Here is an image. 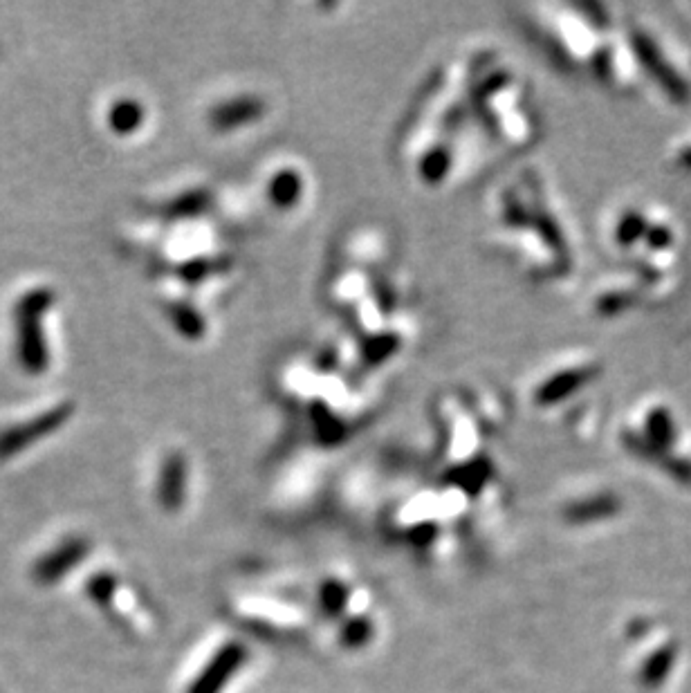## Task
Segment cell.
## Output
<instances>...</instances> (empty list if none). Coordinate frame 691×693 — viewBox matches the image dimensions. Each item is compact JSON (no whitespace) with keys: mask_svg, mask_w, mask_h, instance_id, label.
Returning <instances> with one entry per match:
<instances>
[{"mask_svg":"<svg viewBox=\"0 0 691 693\" xmlns=\"http://www.w3.org/2000/svg\"><path fill=\"white\" fill-rule=\"evenodd\" d=\"M276 117V101L256 83H227L202 99L200 128L209 140L236 142L259 133Z\"/></svg>","mask_w":691,"mask_h":693,"instance_id":"obj_1","label":"cell"},{"mask_svg":"<svg viewBox=\"0 0 691 693\" xmlns=\"http://www.w3.org/2000/svg\"><path fill=\"white\" fill-rule=\"evenodd\" d=\"M250 198L276 220H294L315 202V175L303 157L279 151L265 157L254 171Z\"/></svg>","mask_w":691,"mask_h":693,"instance_id":"obj_2","label":"cell"},{"mask_svg":"<svg viewBox=\"0 0 691 693\" xmlns=\"http://www.w3.org/2000/svg\"><path fill=\"white\" fill-rule=\"evenodd\" d=\"M144 122H146V108L142 101L137 99H119L108 113V124L119 135L137 133Z\"/></svg>","mask_w":691,"mask_h":693,"instance_id":"obj_3","label":"cell"},{"mask_svg":"<svg viewBox=\"0 0 691 693\" xmlns=\"http://www.w3.org/2000/svg\"><path fill=\"white\" fill-rule=\"evenodd\" d=\"M671 669V653L669 651H662L658 655V660L649 664L647 671H644V682L647 685H658V682L665 678V673Z\"/></svg>","mask_w":691,"mask_h":693,"instance_id":"obj_4","label":"cell"}]
</instances>
